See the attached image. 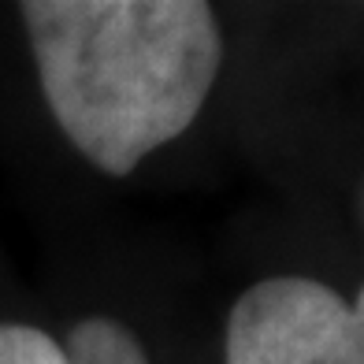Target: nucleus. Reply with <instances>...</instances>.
<instances>
[{
  "label": "nucleus",
  "instance_id": "nucleus-1",
  "mask_svg": "<svg viewBox=\"0 0 364 364\" xmlns=\"http://www.w3.org/2000/svg\"><path fill=\"white\" fill-rule=\"evenodd\" d=\"M19 19L48 115L112 178L186 134L223 63L201 0H30Z\"/></svg>",
  "mask_w": 364,
  "mask_h": 364
},
{
  "label": "nucleus",
  "instance_id": "nucleus-2",
  "mask_svg": "<svg viewBox=\"0 0 364 364\" xmlns=\"http://www.w3.org/2000/svg\"><path fill=\"white\" fill-rule=\"evenodd\" d=\"M227 364H364V287L357 301L309 275H272L227 316Z\"/></svg>",
  "mask_w": 364,
  "mask_h": 364
},
{
  "label": "nucleus",
  "instance_id": "nucleus-3",
  "mask_svg": "<svg viewBox=\"0 0 364 364\" xmlns=\"http://www.w3.org/2000/svg\"><path fill=\"white\" fill-rule=\"evenodd\" d=\"M60 346L68 364H153L141 338L115 316L78 320Z\"/></svg>",
  "mask_w": 364,
  "mask_h": 364
},
{
  "label": "nucleus",
  "instance_id": "nucleus-4",
  "mask_svg": "<svg viewBox=\"0 0 364 364\" xmlns=\"http://www.w3.org/2000/svg\"><path fill=\"white\" fill-rule=\"evenodd\" d=\"M0 364H68V357L48 331L19 320H0Z\"/></svg>",
  "mask_w": 364,
  "mask_h": 364
},
{
  "label": "nucleus",
  "instance_id": "nucleus-5",
  "mask_svg": "<svg viewBox=\"0 0 364 364\" xmlns=\"http://www.w3.org/2000/svg\"><path fill=\"white\" fill-rule=\"evenodd\" d=\"M360 220H364V190H360Z\"/></svg>",
  "mask_w": 364,
  "mask_h": 364
}]
</instances>
